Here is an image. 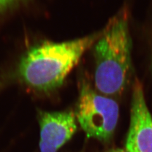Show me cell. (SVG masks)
I'll use <instances>...</instances> for the list:
<instances>
[{
  "label": "cell",
  "mask_w": 152,
  "mask_h": 152,
  "mask_svg": "<svg viewBox=\"0 0 152 152\" xmlns=\"http://www.w3.org/2000/svg\"><path fill=\"white\" fill-rule=\"evenodd\" d=\"M132 86L126 150L129 152H152V116L147 107L142 84L135 79Z\"/></svg>",
  "instance_id": "cell-4"
},
{
  "label": "cell",
  "mask_w": 152,
  "mask_h": 152,
  "mask_svg": "<svg viewBox=\"0 0 152 152\" xmlns=\"http://www.w3.org/2000/svg\"><path fill=\"white\" fill-rule=\"evenodd\" d=\"M40 128V152H58L74 135L77 129L75 113L40 111L38 113Z\"/></svg>",
  "instance_id": "cell-5"
},
{
  "label": "cell",
  "mask_w": 152,
  "mask_h": 152,
  "mask_svg": "<svg viewBox=\"0 0 152 152\" xmlns=\"http://www.w3.org/2000/svg\"><path fill=\"white\" fill-rule=\"evenodd\" d=\"M79 86L76 120L88 137L108 142L117 125L118 103L112 98L98 93L87 79H83Z\"/></svg>",
  "instance_id": "cell-3"
},
{
  "label": "cell",
  "mask_w": 152,
  "mask_h": 152,
  "mask_svg": "<svg viewBox=\"0 0 152 152\" xmlns=\"http://www.w3.org/2000/svg\"><path fill=\"white\" fill-rule=\"evenodd\" d=\"M102 31L79 39L42 42L27 50L15 70V77L34 91L50 93L59 88Z\"/></svg>",
  "instance_id": "cell-1"
},
{
  "label": "cell",
  "mask_w": 152,
  "mask_h": 152,
  "mask_svg": "<svg viewBox=\"0 0 152 152\" xmlns=\"http://www.w3.org/2000/svg\"><path fill=\"white\" fill-rule=\"evenodd\" d=\"M107 152H129L127 150H124V149H120V148H116V149H112L109 150Z\"/></svg>",
  "instance_id": "cell-7"
},
{
  "label": "cell",
  "mask_w": 152,
  "mask_h": 152,
  "mask_svg": "<svg viewBox=\"0 0 152 152\" xmlns=\"http://www.w3.org/2000/svg\"><path fill=\"white\" fill-rule=\"evenodd\" d=\"M22 1V0H0V16Z\"/></svg>",
  "instance_id": "cell-6"
},
{
  "label": "cell",
  "mask_w": 152,
  "mask_h": 152,
  "mask_svg": "<svg viewBox=\"0 0 152 152\" xmlns=\"http://www.w3.org/2000/svg\"><path fill=\"white\" fill-rule=\"evenodd\" d=\"M94 46V86L106 96L121 95L132 69L129 14L123 9L108 22Z\"/></svg>",
  "instance_id": "cell-2"
}]
</instances>
